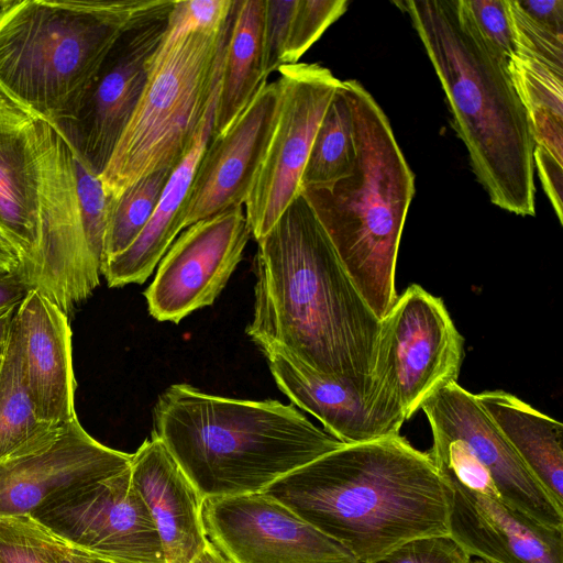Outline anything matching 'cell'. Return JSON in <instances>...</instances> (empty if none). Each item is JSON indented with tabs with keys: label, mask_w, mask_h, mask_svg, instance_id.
Returning a JSON list of instances; mask_svg holds the SVG:
<instances>
[{
	"label": "cell",
	"mask_w": 563,
	"mask_h": 563,
	"mask_svg": "<svg viewBox=\"0 0 563 563\" xmlns=\"http://www.w3.org/2000/svg\"><path fill=\"white\" fill-rule=\"evenodd\" d=\"M257 241L254 310L246 334L378 408L374 367L380 320L300 194Z\"/></svg>",
	"instance_id": "1"
},
{
	"label": "cell",
	"mask_w": 563,
	"mask_h": 563,
	"mask_svg": "<svg viewBox=\"0 0 563 563\" xmlns=\"http://www.w3.org/2000/svg\"><path fill=\"white\" fill-rule=\"evenodd\" d=\"M262 493L362 563L408 541L450 532L452 486L428 452L399 434L344 444Z\"/></svg>",
	"instance_id": "2"
},
{
	"label": "cell",
	"mask_w": 563,
	"mask_h": 563,
	"mask_svg": "<svg viewBox=\"0 0 563 563\" xmlns=\"http://www.w3.org/2000/svg\"><path fill=\"white\" fill-rule=\"evenodd\" d=\"M395 4L410 18L489 200L517 216H536L534 141L508 59L483 36L463 0Z\"/></svg>",
	"instance_id": "3"
},
{
	"label": "cell",
	"mask_w": 563,
	"mask_h": 563,
	"mask_svg": "<svg viewBox=\"0 0 563 563\" xmlns=\"http://www.w3.org/2000/svg\"><path fill=\"white\" fill-rule=\"evenodd\" d=\"M153 427L203 499L262 493L344 445L292 404L214 396L188 384L159 395Z\"/></svg>",
	"instance_id": "4"
},
{
	"label": "cell",
	"mask_w": 563,
	"mask_h": 563,
	"mask_svg": "<svg viewBox=\"0 0 563 563\" xmlns=\"http://www.w3.org/2000/svg\"><path fill=\"white\" fill-rule=\"evenodd\" d=\"M352 115L355 155L347 174L301 194L343 266L380 320L398 297L396 265L415 175L388 118L356 80H342Z\"/></svg>",
	"instance_id": "5"
},
{
	"label": "cell",
	"mask_w": 563,
	"mask_h": 563,
	"mask_svg": "<svg viewBox=\"0 0 563 563\" xmlns=\"http://www.w3.org/2000/svg\"><path fill=\"white\" fill-rule=\"evenodd\" d=\"M145 0H11L0 10V95L49 124L74 115Z\"/></svg>",
	"instance_id": "6"
},
{
	"label": "cell",
	"mask_w": 563,
	"mask_h": 563,
	"mask_svg": "<svg viewBox=\"0 0 563 563\" xmlns=\"http://www.w3.org/2000/svg\"><path fill=\"white\" fill-rule=\"evenodd\" d=\"M230 23L231 15L220 29L162 38L100 176L109 198L152 173L175 169L190 151L216 106Z\"/></svg>",
	"instance_id": "7"
},
{
	"label": "cell",
	"mask_w": 563,
	"mask_h": 563,
	"mask_svg": "<svg viewBox=\"0 0 563 563\" xmlns=\"http://www.w3.org/2000/svg\"><path fill=\"white\" fill-rule=\"evenodd\" d=\"M464 338L442 298L410 285L380 319L374 367L376 404L396 426L445 385L457 382Z\"/></svg>",
	"instance_id": "8"
},
{
	"label": "cell",
	"mask_w": 563,
	"mask_h": 563,
	"mask_svg": "<svg viewBox=\"0 0 563 563\" xmlns=\"http://www.w3.org/2000/svg\"><path fill=\"white\" fill-rule=\"evenodd\" d=\"M173 3L145 0L102 59L74 115L52 124L98 176L141 97L150 59L165 34Z\"/></svg>",
	"instance_id": "9"
},
{
	"label": "cell",
	"mask_w": 563,
	"mask_h": 563,
	"mask_svg": "<svg viewBox=\"0 0 563 563\" xmlns=\"http://www.w3.org/2000/svg\"><path fill=\"white\" fill-rule=\"evenodd\" d=\"M278 71L275 125L244 203L255 240L266 234L301 194V177L313 139L342 81L317 63L284 65Z\"/></svg>",
	"instance_id": "10"
},
{
	"label": "cell",
	"mask_w": 563,
	"mask_h": 563,
	"mask_svg": "<svg viewBox=\"0 0 563 563\" xmlns=\"http://www.w3.org/2000/svg\"><path fill=\"white\" fill-rule=\"evenodd\" d=\"M41 166V242L29 284L67 317L99 286L101 271L87 245L73 169V151L55 128L34 120Z\"/></svg>",
	"instance_id": "11"
},
{
	"label": "cell",
	"mask_w": 563,
	"mask_h": 563,
	"mask_svg": "<svg viewBox=\"0 0 563 563\" xmlns=\"http://www.w3.org/2000/svg\"><path fill=\"white\" fill-rule=\"evenodd\" d=\"M30 516L91 559L165 563L156 526L130 467L59 493Z\"/></svg>",
	"instance_id": "12"
},
{
	"label": "cell",
	"mask_w": 563,
	"mask_h": 563,
	"mask_svg": "<svg viewBox=\"0 0 563 563\" xmlns=\"http://www.w3.org/2000/svg\"><path fill=\"white\" fill-rule=\"evenodd\" d=\"M251 235L242 206L184 229L144 291L150 314L157 321L178 323L212 305L242 260Z\"/></svg>",
	"instance_id": "13"
},
{
	"label": "cell",
	"mask_w": 563,
	"mask_h": 563,
	"mask_svg": "<svg viewBox=\"0 0 563 563\" xmlns=\"http://www.w3.org/2000/svg\"><path fill=\"white\" fill-rule=\"evenodd\" d=\"M207 537L233 563H361L263 493L203 501Z\"/></svg>",
	"instance_id": "14"
},
{
	"label": "cell",
	"mask_w": 563,
	"mask_h": 563,
	"mask_svg": "<svg viewBox=\"0 0 563 563\" xmlns=\"http://www.w3.org/2000/svg\"><path fill=\"white\" fill-rule=\"evenodd\" d=\"M420 409L431 430L456 438L470 449L488 471L503 501L548 527L563 530V508L531 474L474 394L452 382L431 395Z\"/></svg>",
	"instance_id": "15"
},
{
	"label": "cell",
	"mask_w": 563,
	"mask_h": 563,
	"mask_svg": "<svg viewBox=\"0 0 563 563\" xmlns=\"http://www.w3.org/2000/svg\"><path fill=\"white\" fill-rule=\"evenodd\" d=\"M131 460L76 419L43 448L0 461V518L31 515L59 493L126 470Z\"/></svg>",
	"instance_id": "16"
},
{
	"label": "cell",
	"mask_w": 563,
	"mask_h": 563,
	"mask_svg": "<svg viewBox=\"0 0 563 563\" xmlns=\"http://www.w3.org/2000/svg\"><path fill=\"white\" fill-rule=\"evenodd\" d=\"M278 103V82H266L223 134L210 137L194 176L185 229L245 203L275 125Z\"/></svg>",
	"instance_id": "17"
},
{
	"label": "cell",
	"mask_w": 563,
	"mask_h": 563,
	"mask_svg": "<svg viewBox=\"0 0 563 563\" xmlns=\"http://www.w3.org/2000/svg\"><path fill=\"white\" fill-rule=\"evenodd\" d=\"M442 474L453 489L449 536L468 556L489 563H563V530Z\"/></svg>",
	"instance_id": "18"
},
{
	"label": "cell",
	"mask_w": 563,
	"mask_h": 563,
	"mask_svg": "<svg viewBox=\"0 0 563 563\" xmlns=\"http://www.w3.org/2000/svg\"><path fill=\"white\" fill-rule=\"evenodd\" d=\"M27 386L38 417L55 426L78 419L74 396L68 317L37 289H30L15 311Z\"/></svg>",
	"instance_id": "19"
},
{
	"label": "cell",
	"mask_w": 563,
	"mask_h": 563,
	"mask_svg": "<svg viewBox=\"0 0 563 563\" xmlns=\"http://www.w3.org/2000/svg\"><path fill=\"white\" fill-rule=\"evenodd\" d=\"M130 472L156 526L165 563H190L208 541L205 499L154 434L132 454Z\"/></svg>",
	"instance_id": "20"
},
{
	"label": "cell",
	"mask_w": 563,
	"mask_h": 563,
	"mask_svg": "<svg viewBox=\"0 0 563 563\" xmlns=\"http://www.w3.org/2000/svg\"><path fill=\"white\" fill-rule=\"evenodd\" d=\"M260 350L279 389L342 443H363L399 434V430L345 386L308 369L275 347Z\"/></svg>",
	"instance_id": "21"
},
{
	"label": "cell",
	"mask_w": 563,
	"mask_h": 563,
	"mask_svg": "<svg viewBox=\"0 0 563 563\" xmlns=\"http://www.w3.org/2000/svg\"><path fill=\"white\" fill-rule=\"evenodd\" d=\"M214 108L208 114L190 151L173 170L151 219L140 235L126 250L103 263L101 275L109 287L143 284L185 229L194 176L212 135Z\"/></svg>",
	"instance_id": "22"
},
{
	"label": "cell",
	"mask_w": 563,
	"mask_h": 563,
	"mask_svg": "<svg viewBox=\"0 0 563 563\" xmlns=\"http://www.w3.org/2000/svg\"><path fill=\"white\" fill-rule=\"evenodd\" d=\"M0 231L19 252L29 284L41 242V166L34 121L21 130L0 131Z\"/></svg>",
	"instance_id": "23"
},
{
	"label": "cell",
	"mask_w": 563,
	"mask_h": 563,
	"mask_svg": "<svg viewBox=\"0 0 563 563\" xmlns=\"http://www.w3.org/2000/svg\"><path fill=\"white\" fill-rule=\"evenodd\" d=\"M265 11L266 0L233 1L211 136L223 134L266 84Z\"/></svg>",
	"instance_id": "24"
},
{
	"label": "cell",
	"mask_w": 563,
	"mask_h": 563,
	"mask_svg": "<svg viewBox=\"0 0 563 563\" xmlns=\"http://www.w3.org/2000/svg\"><path fill=\"white\" fill-rule=\"evenodd\" d=\"M475 396L531 474L563 508V424L504 390Z\"/></svg>",
	"instance_id": "25"
},
{
	"label": "cell",
	"mask_w": 563,
	"mask_h": 563,
	"mask_svg": "<svg viewBox=\"0 0 563 563\" xmlns=\"http://www.w3.org/2000/svg\"><path fill=\"white\" fill-rule=\"evenodd\" d=\"M68 424L55 426L38 417L25 376L21 332L13 317L0 367V461L43 448Z\"/></svg>",
	"instance_id": "26"
},
{
	"label": "cell",
	"mask_w": 563,
	"mask_h": 563,
	"mask_svg": "<svg viewBox=\"0 0 563 563\" xmlns=\"http://www.w3.org/2000/svg\"><path fill=\"white\" fill-rule=\"evenodd\" d=\"M508 65L528 112L534 148L563 164V70L520 56Z\"/></svg>",
	"instance_id": "27"
},
{
	"label": "cell",
	"mask_w": 563,
	"mask_h": 563,
	"mask_svg": "<svg viewBox=\"0 0 563 563\" xmlns=\"http://www.w3.org/2000/svg\"><path fill=\"white\" fill-rule=\"evenodd\" d=\"M354 155L352 115L341 81L313 139L301 190L338 180L350 172Z\"/></svg>",
	"instance_id": "28"
},
{
	"label": "cell",
	"mask_w": 563,
	"mask_h": 563,
	"mask_svg": "<svg viewBox=\"0 0 563 563\" xmlns=\"http://www.w3.org/2000/svg\"><path fill=\"white\" fill-rule=\"evenodd\" d=\"M174 169H161L108 197L103 263L126 250L151 219ZM102 263V265H103Z\"/></svg>",
	"instance_id": "29"
},
{
	"label": "cell",
	"mask_w": 563,
	"mask_h": 563,
	"mask_svg": "<svg viewBox=\"0 0 563 563\" xmlns=\"http://www.w3.org/2000/svg\"><path fill=\"white\" fill-rule=\"evenodd\" d=\"M347 5L346 0H296L282 66L299 63L301 56L346 11Z\"/></svg>",
	"instance_id": "30"
},
{
	"label": "cell",
	"mask_w": 563,
	"mask_h": 563,
	"mask_svg": "<svg viewBox=\"0 0 563 563\" xmlns=\"http://www.w3.org/2000/svg\"><path fill=\"white\" fill-rule=\"evenodd\" d=\"M73 169L82 228L95 265L101 271L108 223V196L100 176L73 152Z\"/></svg>",
	"instance_id": "31"
},
{
	"label": "cell",
	"mask_w": 563,
	"mask_h": 563,
	"mask_svg": "<svg viewBox=\"0 0 563 563\" xmlns=\"http://www.w3.org/2000/svg\"><path fill=\"white\" fill-rule=\"evenodd\" d=\"M508 4L516 56L532 58L563 70V31L533 20L518 7L516 0H508Z\"/></svg>",
	"instance_id": "32"
},
{
	"label": "cell",
	"mask_w": 563,
	"mask_h": 563,
	"mask_svg": "<svg viewBox=\"0 0 563 563\" xmlns=\"http://www.w3.org/2000/svg\"><path fill=\"white\" fill-rule=\"evenodd\" d=\"M0 563H51L40 523L30 515L0 518Z\"/></svg>",
	"instance_id": "33"
},
{
	"label": "cell",
	"mask_w": 563,
	"mask_h": 563,
	"mask_svg": "<svg viewBox=\"0 0 563 563\" xmlns=\"http://www.w3.org/2000/svg\"><path fill=\"white\" fill-rule=\"evenodd\" d=\"M234 0H174L164 38L191 31L216 30L229 20Z\"/></svg>",
	"instance_id": "34"
},
{
	"label": "cell",
	"mask_w": 563,
	"mask_h": 563,
	"mask_svg": "<svg viewBox=\"0 0 563 563\" xmlns=\"http://www.w3.org/2000/svg\"><path fill=\"white\" fill-rule=\"evenodd\" d=\"M483 36L509 62L516 56L508 0H463Z\"/></svg>",
	"instance_id": "35"
},
{
	"label": "cell",
	"mask_w": 563,
	"mask_h": 563,
	"mask_svg": "<svg viewBox=\"0 0 563 563\" xmlns=\"http://www.w3.org/2000/svg\"><path fill=\"white\" fill-rule=\"evenodd\" d=\"M471 556L450 537L408 541L372 563H468Z\"/></svg>",
	"instance_id": "36"
},
{
	"label": "cell",
	"mask_w": 563,
	"mask_h": 563,
	"mask_svg": "<svg viewBox=\"0 0 563 563\" xmlns=\"http://www.w3.org/2000/svg\"><path fill=\"white\" fill-rule=\"evenodd\" d=\"M296 0H266L265 46L268 75L282 66V57L288 35Z\"/></svg>",
	"instance_id": "37"
},
{
	"label": "cell",
	"mask_w": 563,
	"mask_h": 563,
	"mask_svg": "<svg viewBox=\"0 0 563 563\" xmlns=\"http://www.w3.org/2000/svg\"><path fill=\"white\" fill-rule=\"evenodd\" d=\"M533 163L537 167L542 187L552 203L560 223H563L562 207V185H563V164L543 151L533 150Z\"/></svg>",
	"instance_id": "38"
},
{
	"label": "cell",
	"mask_w": 563,
	"mask_h": 563,
	"mask_svg": "<svg viewBox=\"0 0 563 563\" xmlns=\"http://www.w3.org/2000/svg\"><path fill=\"white\" fill-rule=\"evenodd\" d=\"M518 7L533 20L563 31L562 0H516Z\"/></svg>",
	"instance_id": "39"
},
{
	"label": "cell",
	"mask_w": 563,
	"mask_h": 563,
	"mask_svg": "<svg viewBox=\"0 0 563 563\" xmlns=\"http://www.w3.org/2000/svg\"><path fill=\"white\" fill-rule=\"evenodd\" d=\"M32 289L20 272H0V313L19 306Z\"/></svg>",
	"instance_id": "40"
},
{
	"label": "cell",
	"mask_w": 563,
	"mask_h": 563,
	"mask_svg": "<svg viewBox=\"0 0 563 563\" xmlns=\"http://www.w3.org/2000/svg\"><path fill=\"white\" fill-rule=\"evenodd\" d=\"M51 563H90V558L63 541L40 523Z\"/></svg>",
	"instance_id": "41"
},
{
	"label": "cell",
	"mask_w": 563,
	"mask_h": 563,
	"mask_svg": "<svg viewBox=\"0 0 563 563\" xmlns=\"http://www.w3.org/2000/svg\"><path fill=\"white\" fill-rule=\"evenodd\" d=\"M34 120L0 95V131L21 130Z\"/></svg>",
	"instance_id": "42"
},
{
	"label": "cell",
	"mask_w": 563,
	"mask_h": 563,
	"mask_svg": "<svg viewBox=\"0 0 563 563\" xmlns=\"http://www.w3.org/2000/svg\"><path fill=\"white\" fill-rule=\"evenodd\" d=\"M0 265L9 272L22 271V258L13 244L0 231Z\"/></svg>",
	"instance_id": "43"
},
{
	"label": "cell",
	"mask_w": 563,
	"mask_h": 563,
	"mask_svg": "<svg viewBox=\"0 0 563 563\" xmlns=\"http://www.w3.org/2000/svg\"><path fill=\"white\" fill-rule=\"evenodd\" d=\"M190 563H233L212 541L208 539L205 548Z\"/></svg>",
	"instance_id": "44"
},
{
	"label": "cell",
	"mask_w": 563,
	"mask_h": 563,
	"mask_svg": "<svg viewBox=\"0 0 563 563\" xmlns=\"http://www.w3.org/2000/svg\"><path fill=\"white\" fill-rule=\"evenodd\" d=\"M18 306L12 307L0 313V367L5 352L12 319L16 311Z\"/></svg>",
	"instance_id": "45"
},
{
	"label": "cell",
	"mask_w": 563,
	"mask_h": 563,
	"mask_svg": "<svg viewBox=\"0 0 563 563\" xmlns=\"http://www.w3.org/2000/svg\"><path fill=\"white\" fill-rule=\"evenodd\" d=\"M468 563H489L487 561H484L482 559H478V558H471L470 562Z\"/></svg>",
	"instance_id": "46"
},
{
	"label": "cell",
	"mask_w": 563,
	"mask_h": 563,
	"mask_svg": "<svg viewBox=\"0 0 563 563\" xmlns=\"http://www.w3.org/2000/svg\"><path fill=\"white\" fill-rule=\"evenodd\" d=\"M89 558H90V556H89ZM90 563H106V562L98 561V560H95V559H91V558H90Z\"/></svg>",
	"instance_id": "47"
},
{
	"label": "cell",
	"mask_w": 563,
	"mask_h": 563,
	"mask_svg": "<svg viewBox=\"0 0 563 563\" xmlns=\"http://www.w3.org/2000/svg\"><path fill=\"white\" fill-rule=\"evenodd\" d=\"M4 271H7V269L0 265V272H4Z\"/></svg>",
	"instance_id": "48"
}]
</instances>
